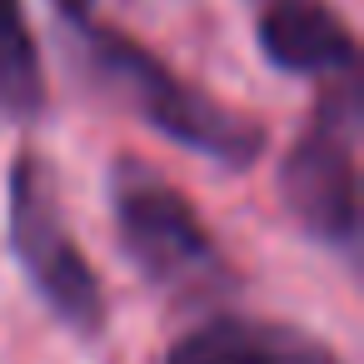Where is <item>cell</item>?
<instances>
[{
  "instance_id": "cell-7",
  "label": "cell",
  "mask_w": 364,
  "mask_h": 364,
  "mask_svg": "<svg viewBox=\"0 0 364 364\" xmlns=\"http://www.w3.org/2000/svg\"><path fill=\"white\" fill-rule=\"evenodd\" d=\"M55 6H60V16H65L70 26H85V16H90L95 0H55Z\"/></svg>"
},
{
  "instance_id": "cell-4",
  "label": "cell",
  "mask_w": 364,
  "mask_h": 364,
  "mask_svg": "<svg viewBox=\"0 0 364 364\" xmlns=\"http://www.w3.org/2000/svg\"><path fill=\"white\" fill-rule=\"evenodd\" d=\"M110 210H115V230H120L125 255L135 259V269L150 284L205 294V289L230 279L225 259L215 250V235L205 230L195 205L170 180H160L150 165H135V160L115 165Z\"/></svg>"
},
{
  "instance_id": "cell-6",
  "label": "cell",
  "mask_w": 364,
  "mask_h": 364,
  "mask_svg": "<svg viewBox=\"0 0 364 364\" xmlns=\"http://www.w3.org/2000/svg\"><path fill=\"white\" fill-rule=\"evenodd\" d=\"M46 110V70L21 0H0V120H36Z\"/></svg>"
},
{
  "instance_id": "cell-1",
  "label": "cell",
  "mask_w": 364,
  "mask_h": 364,
  "mask_svg": "<svg viewBox=\"0 0 364 364\" xmlns=\"http://www.w3.org/2000/svg\"><path fill=\"white\" fill-rule=\"evenodd\" d=\"M75 41L85 50L90 75L120 105H130L145 125L170 135L175 145H185L195 155H210V160H220L230 170H245V165L259 160L264 130L250 115H235L230 105H220L210 90H200L185 75H175L145 46H135L125 36H110L100 26H75Z\"/></svg>"
},
{
  "instance_id": "cell-5",
  "label": "cell",
  "mask_w": 364,
  "mask_h": 364,
  "mask_svg": "<svg viewBox=\"0 0 364 364\" xmlns=\"http://www.w3.org/2000/svg\"><path fill=\"white\" fill-rule=\"evenodd\" d=\"M165 364H339V359L329 344H319L289 324L220 314V319H205L200 329L180 334L170 344Z\"/></svg>"
},
{
  "instance_id": "cell-3",
  "label": "cell",
  "mask_w": 364,
  "mask_h": 364,
  "mask_svg": "<svg viewBox=\"0 0 364 364\" xmlns=\"http://www.w3.org/2000/svg\"><path fill=\"white\" fill-rule=\"evenodd\" d=\"M354 145H359V70L324 80L309 125L299 130L294 150L279 165V195L289 215L334 250H354L359 240Z\"/></svg>"
},
{
  "instance_id": "cell-8",
  "label": "cell",
  "mask_w": 364,
  "mask_h": 364,
  "mask_svg": "<svg viewBox=\"0 0 364 364\" xmlns=\"http://www.w3.org/2000/svg\"><path fill=\"white\" fill-rule=\"evenodd\" d=\"M255 6V26L259 21H269V16H279V11H289V6H299V0H250Z\"/></svg>"
},
{
  "instance_id": "cell-2",
  "label": "cell",
  "mask_w": 364,
  "mask_h": 364,
  "mask_svg": "<svg viewBox=\"0 0 364 364\" xmlns=\"http://www.w3.org/2000/svg\"><path fill=\"white\" fill-rule=\"evenodd\" d=\"M6 225H11V250H16L31 289L46 299V309L55 319H65L75 334H100L105 329L100 274L80 255V245L65 225V210H60L55 170L36 150H21L11 165Z\"/></svg>"
}]
</instances>
